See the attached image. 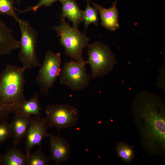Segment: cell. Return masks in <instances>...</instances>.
I'll use <instances>...</instances> for the list:
<instances>
[{
	"label": "cell",
	"mask_w": 165,
	"mask_h": 165,
	"mask_svg": "<svg viewBox=\"0 0 165 165\" xmlns=\"http://www.w3.org/2000/svg\"><path fill=\"white\" fill-rule=\"evenodd\" d=\"M24 67L8 64L0 73V121L15 114L26 99L24 95L25 79Z\"/></svg>",
	"instance_id": "2"
},
{
	"label": "cell",
	"mask_w": 165,
	"mask_h": 165,
	"mask_svg": "<svg viewBox=\"0 0 165 165\" xmlns=\"http://www.w3.org/2000/svg\"><path fill=\"white\" fill-rule=\"evenodd\" d=\"M50 139L51 155L50 160H53L56 164H59L67 161L69 158L71 151L69 143L58 134H48Z\"/></svg>",
	"instance_id": "10"
},
{
	"label": "cell",
	"mask_w": 165,
	"mask_h": 165,
	"mask_svg": "<svg viewBox=\"0 0 165 165\" xmlns=\"http://www.w3.org/2000/svg\"><path fill=\"white\" fill-rule=\"evenodd\" d=\"M15 2L14 0H0V15L10 16L17 22L19 18L15 11Z\"/></svg>",
	"instance_id": "20"
},
{
	"label": "cell",
	"mask_w": 165,
	"mask_h": 165,
	"mask_svg": "<svg viewBox=\"0 0 165 165\" xmlns=\"http://www.w3.org/2000/svg\"><path fill=\"white\" fill-rule=\"evenodd\" d=\"M164 66H163L162 68H161V70L160 71L161 72L160 74V75L158 78V82L157 84V85L159 87L163 89H164V76L165 75V71L164 69Z\"/></svg>",
	"instance_id": "23"
},
{
	"label": "cell",
	"mask_w": 165,
	"mask_h": 165,
	"mask_svg": "<svg viewBox=\"0 0 165 165\" xmlns=\"http://www.w3.org/2000/svg\"><path fill=\"white\" fill-rule=\"evenodd\" d=\"M49 127L45 118L37 116L31 117L25 136L26 156L34 146H41L42 141L47 137V131Z\"/></svg>",
	"instance_id": "9"
},
{
	"label": "cell",
	"mask_w": 165,
	"mask_h": 165,
	"mask_svg": "<svg viewBox=\"0 0 165 165\" xmlns=\"http://www.w3.org/2000/svg\"><path fill=\"white\" fill-rule=\"evenodd\" d=\"M39 147V149L34 152H31L26 156L25 165H47L49 164V157L43 153Z\"/></svg>",
	"instance_id": "19"
},
{
	"label": "cell",
	"mask_w": 165,
	"mask_h": 165,
	"mask_svg": "<svg viewBox=\"0 0 165 165\" xmlns=\"http://www.w3.org/2000/svg\"><path fill=\"white\" fill-rule=\"evenodd\" d=\"M11 135L10 124L6 121L1 122L0 123V144L11 137Z\"/></svg>",
	"instance_id": "22"
},
{
	"label": "cell",
	"mask_w": 165,
	"mask_h": 165,
	"mask_svg": "<svg viewBox=\"0 0 165 165\" xmlns=\"http://www.w3.org/2000/svg\"><path fill=\"white\" fill-rule=\"evenodd\" d=\"M17 22L21 33L18 55L19 60L22 66L26 69L40 67L41 64L39 61L36 50L38 32L27 20L19 19Z\"/></svg>",
	"instance_id": "4"
},
{
	"label": "cell",
	"mask_w": 165,
	"mask_h": 165,
	"mask_svg": "<svg viewBox=\"0 0 165 165\" xmlns=\"http://www.w3.org/2000/svg\"><path fill=\"white\" fill-rule=\"evenodd\" d=\"M86 64L73 61L65 62L60 72V83L68 86L73 91L87 87L91 76L86 72Z\"/></svg>",
	"instance_id": "8"
},
{
	"label": "cell",
	"mask_w": 165,
	"mask_h": 165,
	"mask_svg": "<svg viewBox=\"0 0 165 165\" xmlns=\"http://www.w3.org/2000/svg\"><path fill=\"white\" fill-rule=\"evenodd\" d=\"M132 113L141 142L149 157L165 155V105L155 94L145 90L135 97Z\"/></svg>",
	"instance_id": "1"
},
{
	"label": "cell",
	"mask_w": 165,
	"mask_h": 165,
	"mask_svg": "<svg viewBox=\"0 0 165 165\" xmlns=\"http://www.w3.org/2000/svg\"><path fill=\"white\" fill-rule=\"evenodd\" d=\"M61 53L47 51L40 67L35 80L41 91L47 94L59 75Z\"/></svg>",
	"instance_id": "7"
},
{
	"label": "cell",
	"mask_w": 165,
	"mask_h": 165,
	"mask_svg": "<svg viewBox=\"0 0 165 165\" xmlns=\"http://www.w3.org/2000/svg\"><path fill=\"white\" fill-rule=\"evenodd\" d=\"M118 1L116 0L113 2L112 6L107 9L90 0L92 5L99 12L101 25L110 31H114L119 28L118 23V11L116 7Z\"/></svg>",
	"instance_id": "11"
},
{
	"label": "cell",
	"mask_w": 165,
	"mask_h": 165,
	"mask_svg": "<svg viewBox=\"0 0 165 165\" xmlns=\"http://www.w3.org/2000/svg\"><path fill=\"white\" fill-rule=\"evenodd\" d=\"M52 28L60 37L59 41L64 48L65 54L75 61L87 64L82 56L83 49L89 44V38L85 33L71 27L65 19L61 18L60 24Z\"/></svg>",
	"instance_id": "3"
},
{
	"label": "cell",
	"mask_w": 165,
	"mask_h": 165,
	"mask_svg": "<svg viewBox=\"0 0 165 165\" xmlns=\"http://www.w3.org/2000/svg\"><path fill=\"white\" fill-rule=\"evenodd\" d=\"M62 0H39L38 3L35 5L30 6L28 7L25 9L20 10L15 7L16 10H17L19 14L29 11H33L36 13L37 10L40 7L42 6L49 7L52 6L53 3L59 1L61 2Z\"/></svg>",
	"instance_id": "21"
},
{
	"label": "cell",
	"mask_w": 165,
	"mask_h": 165,
	"mask_svg": "<svg viewBox=\"0 0 165 165\" xmlns=\"http://www.w3.org/2000/svg\"><path fill=\"white\" fill-rule=\"evenodd\" d=\"M86 0L87 5L84 11L83 15L85 32L86 31L88 26L91 24H93L96 26H98L99 20L97 10L94 7L90 6V0Z\"/></svg>",
	"instance_id": "18"
},
{
	"label": "cell",
	"mask_w": 165,
	"mask_h": 165,
	"mask_svg": "<svg viewBox=\"0 0 165 165\" xmlns=\"http://www.w3.org/2000/svg\"><path fill=\"white\" fill-rule=\"evenodd\" d=\"M61 8V18H68L73 23V27L78 29L79 24L83 21L84 11L82 10L75 0H62Z\"/></svg>",
	"instance_id": "13"
},
{
	"label": "cell",
	"mask_w": 165,
	"mask_h": 165,
	"mask_svg": "<svg viewBox=\"0 0 165 165\" xmlns=\"http://www.w3.org/2000/svg\"><path fill=\"white\" fill-rule=\"evenodd\" d=\"M87 63L91 69V77L101 78L107 75L116 64L115 56L105 44L96 41L87 46Z\"/></svg>",
	"instance_id": "5"
},
{
	"label": "cell",
	"mask_w": 165,
	"mask_h": 165,
	"mask_svg": "<svg viewBox=\"0 0 165 165\" xmlns=\"http://www.w3.org/2000/svg\"><path fill=\"white\" fill-rule=\"evenodd\" d=\"M45 113L49 127H55L58 130L73 127L79 119L78 110L68 104L48 105Z\"/></svg>",
	"instance_id": "6"
},
{
	"label": "cell",
	"mask_w": 165,
	"mask_h": 165,
	"mask_svg": "<svg viewBox=\"0 0 165 165\" xmlns=\"http://www.w3.org/2000/svg\"><path fill=\"white\" fill-rule=\"evenodd\" d=\"M22 0H17L16 1H15V3L19 5Z\"/></svg>",
	"instance_id": "24"
},
{
	"label": "cell",
	"mask_w": 165,
	"mask_h": 165,
	"mask_svg": "<svg viewBox=\"0 0 165 165\" xmlns=\"http://www.w3.org/2000/svg\"><path fill=\"white\" fill-rule=\"evenodd\" d=\"M26 157L21 151L14 146L0 156L1 165H25Z\"/></svg>",
	"instance_id": "16"
},
{
	"label": "cell",
	"mask_w": 165,
	"mask_h": 165,
	"mask_svg": "<svg viewBox=\"0 0 165 165\" xmlns=\"http://www.w3.org/2000/svg\"><path fill=\"white\" fill-rule=\"evenodd\" d=\"M19 46L20 41L13 37V30L0 18V57L10 54Z\"/></svg>",
	"instance_id": "12"
},
{
	"label": "cell",
	"mask_w": 165,
	"mask_h": 165,
	"mask_svg": "<svg viewBox=\"0 0 165 165\" xmlns=\"http://www.w3.org/2000/svg\"><path fill=\"white\" fill-rule=\"evenodd\" d=\"M31 117L14 114L10 124L14 146L16 147L19 142L25 137L30 124Z\"/></svg>",
	"instance_id": "14"
},
{
	"label": "cell",
	"mask_w": 165,
	"mask_h": 165,
	"mask_svg": "<svg viewBox=\"0 0 165 165\" xmlns=\"http://www.w3.org/2000/svg\"><path fill=\"white\" fill-rule=\"evenodd\" d=\"M39 96V93H35L32 98L26 100L20 105L15 114L29 117L32 116H41Z\"/></svg>",
	"instance_id": "15"
},
{
	"label": "cell",
	"mask_w": 165,
	"mask_h": 165,
	"mask_svg": "<svg viewBox=\"0 0 165 165\" xmlns=\"http://www.w3.org/2000/svg\"><path fill=\"white\" fill-rule=\"evenodd\" d=\"M118 156L126 163L131 162L134 160L135 152L133 147L124 142L118 143L115 148Z\"/></svg>",
	"instance_id": "17"
}]
</instances>
